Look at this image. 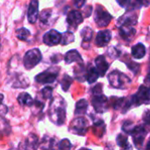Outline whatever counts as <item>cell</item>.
Wrapping results in <instances>:
<instances>
[{
    "label": "cell",
    "instance_id": "obj_25",
    "mask_svg": "<svg viewBox=\"0 0 150 150\" xmlns=\"http://www.w3.org/2000/svg\"><path fill=\"white\" fill-rule=\"evenodd\" d=\"M92 35H93V31L88 26L84 27L81 31V36L83 38V44L82 45H83L84 43H90L91 39H92Z\"/></svg>",
    "mask_w": 150,
    "mask_h": 150
},
{
    "label": "cell",
    "instance_id": "obj_26",
    "mask_svg": "<svg viewBox=\"0 0 150 150\" xmlns=\"http://www.w3.org/2000/svg\"><path fill=\"white\" fill-rule=\"evenodd\" d=\"M16 36L20 40L27 41L29 36H30V31L26 28H24V27L19 28L16 31Z\"/></svg>",
    "mask_w": 150,
    "mask_h": 150
},
{
    "label": "cell",
    "instance_id": "obj_37",
    "mask_svg": "<svg viewBox=\"0 0 150 150\" xmlns=\"http://www.w3.org/2000/svg\"><path fill=\"white\" fill-rule=\"evenodd\" d=\"M7 106L2 104V101H0V116H4L7 113Z\"/></svg>",
    "mask_w": 150,
    "mask_h": 150
},
{
    "label": "cell",
    "instance_id": "obj_13",
    "mask_svg": "<svg viewBox=\"0 0 150 150\" xmlns=\"http://www.w3.org/2000/svg\"><path fill=\"white\" fill-rule=\"evenodd\" d=\"M137 18L138 16L134 13V12H127L126 14H124L123 16H121L119 19H118V26H121V25H130V26H134L137 24Z\"/></svg>",
    "mask_w": 150,
    "mask_h": 150
},
{
    "label": "cell",
    "instance_id": "obj_38",
    "mask_svg": "<svg viewBox=\"0 0 150 150\" xmlns=\"http://www.w3.org/2000/svg\"><path fill=\"white\" fill-rule=\"evenodd\" d=\"M129 1H130V0H117V3H118L121 7H124V8L127 9Z\"/></svg>",
    "mask_w": 150,
    "mask_h": 150
},
{
    "label": "cell",
    "instance_id": "obj_23",
    "mask_svg": "<svg viewBox=\"0 0 150 150\" xmlns=\"http://www.w3.org/2000/svg\"><path fill=\"white\" fill-rule=\"evenodd\" d=\"M28 85H29V81L23 75L17 76L12 83L13 88H27Z\"/></svg>",
    "mask_w": 150,
    "mask_h": 150
},
{
    "label": "cell",
    "instance_id": "obj_19",
    "mask_svg": "<svg viewBox=\"0 0 150 150\" xmlns=\"http://www.w3.org/2000/svg\"><path fill=\"white\" fill-rule=\"evenodd\" d=\"M146 54V47L143 44L138 43L132 47V55L135 59H142Z\"/></svg>",
    "mask_w": 150,
    "mask_h": 150
},
{
    "label": "cell",
    "instance_id": "obj_24",
    "mask_svg": "<svg viewBox=\"0 0 150 150\" xmlns=\"http://www.w3.org/2000/svg\"><path fill=\"white\" fill-rule=\"evenodd\" d=\"M88 108V102L85 99L79 100L76 105V110L75 114L76 115H83Z\"/></svg>",
    "mask_w": 150,
    "mask_h": 150
},
{
    "label": "cell",
    "instance_id": "obj_41",
    "mask_svg": "<svg viewBox=\"0 0 150 150\" xmlns=\"http://www.w3.org/2000/svg\"><path fill=\"white\" fill-rule=\"evenodd\" d=\"M121 150H133V148H132V146L129 144V145H127V147H125V148L121 149Z\"/></svg>",
    "mask_w": 150,
    "mask_h": 150
},
{
    "label": "cell",
    "instance_id": "obj_42",
    "mask_svg": "<svg viewBox=\"0 0 150 150\" xmlns=\"http://www.w3.org/2000/svg\"><path fill=\"white\" fill-rule=\"evenodd\" d=\"M144 5H149L150 4V0H143Z\"/></svg>",
    "mask_w": 150,
    "mask_h": 150
},
{
    "label": "cell",
    "instance_id": "obj_5",
    "mask_svg": "<svg viewBox=\"0 0 150 150\" xmlns=\"http://www.w3.org/2000/svg\"><path fill=\"white\" fill-rule=\"evenodd\" d=\"M112 18V15L106 10H105L101 5L97 6L95 10L94 20L99 27H106L110 24Z\"/></svg>",
    "mask_w": 150,
    "mask_h": 150
},
{
    "label": "cell",
    "instance_id": "obj_1",
    "mask_svg": "<svg viewBox=\"0 0 150 150\" xmlns=\"http://www.w3.org/2000/svg\"><path fill=\"white\" fill-rule=\"evenodd\" d=\"M49 119L57 126L64 124L66 120V103L60 96L54 97L49 105Z\"/></svg>",
    "mask_w": 150,
    "mask_h": 150
},
{
    "label": "cell",
    "instance_id": "obj_34",
    "mask_svg": "<svg viewBox=\"0 0 150 150\" xmlns=\"http://www.w3.org/2000/svg\"><path fill=\"white\" fill-rule=\"evenodd\" d=\"M52 94H53V88L51 87L47 86L41 90V95L45 99H50L52 98Z\"/></svg>",
    "mask_w": 150,
    "mask_h": 150
},
{
    "label": "cell",
    "instance_id": "obj_36",
    "mask_svg": "<svg viewBox=\"0 0 150 150\" xmlns=\"http://www.w3.org/2000/svg\"><path fill=\"white\" fill-rule=\"evenodd\" d=\"M102 84L101 83H98L97 84L93 89H92V92L94 95H98V94H102Z\"/></svg>",
    "mask_w": 150,
    "mask_h": 150
},
{
    "label": "cell",
    "instance_id": "obj_28",
    "mask_svg": "<svg viewBox=\"0 0 150 150\" xmlns=\"http://www.w3.org/2000/svg\"><path fill=\"white\" fill-rule=\"evenodd\" d=\"M54 144L55 143H54V138L45 137L43 139V142H42L41 149H42V150H54Z\"/></svg>",
    "mask_w": 150,
    "mask_h": 150
},
{
    "label": "cell",
    "instance_id": "obj_4",
    "mask_svg": "<svg viewBox=\"0 0 150 150\" xmlns=\"http://www.w3.org/2000/svg\"><path fill=\"white\" fill-rule=\"evenodd\" d=\"M58 74H59V69L53 67L38 74L34 79L39 83H42V84L51 83L55 81V79L58 76Z\"/></svg>",
    "mask_w": 150,
    "mask_h": 150
},
{
    "label": "cell",
    "instance_id": "obj_2",
    "mask_svg": "<svg viewBox=\"0 0 150 150\" xmlns=\"http://www.w3.org/2000/svg\"><path fill=\"white\" fill-rule=\"evenodd\" d=\"M108 81L110 84L116 89H127L131 83L130 78L118 70H114L110 73L108 76Z\"/></svg>",
    "mask_w": 150,
    "mask_h": 150
},
{
    "label": "cell",
    "instance_id": "obj_11",
    "mask_svg": "<svg viewBox=\"0 0 150 150\" xmlns=\"http://www.w3.org/2000/svg\"><path fill=\"white\" fill-rule=\"evenodd\" d=\"M131 134L133 135V141H134L135 147L138 149H141L145 140V135H146L145 128L142 126L135 127Z\"/></svg>",
    "mask_w": 150,
    "mask_h": 150
},
{
    "label": "cell",
    "instance_id": "obj_43",
    "mask_svg": "<svg viewBox=\"0 0 150 150\" xmlns=\"http://www.w3.org/2000/svg\"><path fill=\"white\" fill-rule=\"evenodd\" d=\"M145 150H150V141L149 142V143L147 144V146H146V149Z\"/></svg>",
    "mask_w": 150,
    "mask_h": 150
},
{
    "label": "cell",
    "instance_id": "obj_31",
    "mask_svg": "<svg viewBox=\"0 0 150 150\" xmlns=\"http://www.w3.org/2000/svg\"><path fill=\"white\" fill-rule=\"evenodd\" d=\"M116 142H117V144L119 147H120L121 149L127 147V145H129L128 143V140H127V137L123 135V134H119L116 138Z\"/></svg>",
    "mask_w": 150,
    "mask_h": 150
},
{
    "label": "cell",
    "instance_id": "obj_16",
    "mask_svg": "<svg viewBox=\"0 0 150 150\" xmlns=\"http://www.w3.org/2000/svg\"><path fill=\"white\" fill-rule=\"evenodd\" d=\"M96 69L99 74V76H104L106 71L109 69V63L107 62L105 57L104 55H99L95 60Z\"/></svg>",
    "mask_w": 150,
    "mask_h": 150
},
{
    "label": "cell",
    "instance_id": "obj_21",
    "mask_svg": "<svg viewBox=\"0 0 150 150\" xmlns=\"http://www.w3.org/2000/svg\"><path fill=\"white\" fill-rule=\"evenodd\" d=\"M52 19V10L51 9H47L44 10L40 16V25L43 26H47L50 25V20Z\"/></svg>",
    "mask_w": 150,
    "mask_h": 150
},
{
    "label": "cell",
    "instance_id": "obj_44",
    "mask_svg": "<svg viewBox=\"0 0 150 150\" xmlns=\"http://www.w3.org/2000/svg\"><path fill=\"white\" fill-rule=\"evenodd\" d=\"M79 150H90V149H81Z\"/></svg>",
    "mask_w": 150,
    "mask_h": 150
},
{
    "label": "cell",
    "instance_id": "obj_27",
    "mask_svg": "<svg viewBox=\"0 0 150 150\" xmlns=\"http://www.w3.org/2000/svg\"><path fill=\"white\" fill-rule=\"evenodd\" d=\"M75 40V36L73 34V33L69 32V31H67L65 32L62 35V40H61V43L62 45H68L69 43H72L73 41Z\"/></svg>",
    "mask_w": 150,
    "mask_h": 150
},
{
    "label": "cell",
    "instance_id": "obj_33",
    "mask_svg": "<svg viewBox=\"0 0 150 150\" xmlns=\"http://www.w3.org/2000/svg\"><path fill=\"white\" fill-rule=\"evenodd\" d=\"M59 150H70L71 149V143L68 139H64L61 141L58 144Z\"/></svg>",
    "mask_w": 150,
    "mask_h": 150
},
{
    "label": "cell",
    "instance_id": "obj_17",
    "mask_svg": "<svg viewBox=\"0 0 150 150\" xmlns=\"http://www.w3.org/2000/svg\"><path fill=\"white\" fill-rule=\"evenodd\" d=\"M120 28V36L127 40V41H130L135 35V29L134 28V26H130V25H121L119 27Z\"/></svg>",
    "mask_w": 150,
    "mask_h": 150
},
{
    "label": "cell",
    "instance_id": "obj_22",
    "mask_svg": "<svg viewBox=\"0 0 150 150\" xmlns=\"http://www.w3.org/2000/svg\"><path fill=\"white\" fill-rule=\"evenodd\" d=\"M86 79L89 83H95L98 78L99 77V74L97 70V69L93 66H90L86 71Z\"/></svg>",
    "mask_w": 150,
    "mask_h": 150
},
{
    "label": "cell",
    "instance_id": "obj_30",
    "mask_svg": "<svg viewBox=\"0 0 150 150\" xmlns=\"http://www.w3.org/2000/svg\"><path fill=\"white\" fill-rule=\"evenodd\" d=\"M11 132V127L8 121L5 120H0V134H9Z\"/></svg>",
    "mask_w": 150,
    "mask_h": 150
},
{
    "label": "cell",
    "instance_id": "obj_7",
    "mask_svg": "<svg viewBox=\"0 0 150 150\" xmlns=\"http://www.w3.org/2000/svg\"><path fill=\"white\" fill-rule=\"evenodd\" d=\"M88 129V122L83 117H78L72 120L69 126V131L77 135H84Z\"/></svg>",
    "mask_w": 150,
    "mask_h": 150
},
{
    "label": "cell",
    "instance_id": "obj_20",
    "mask_svg": "<svg viewBox=\"0 0 150 150\" xmlns=\"http://www.w3.org/2000/svg\"><path fill=\"white\" fill-rule=\"evenodd\" d=\"M18 101L19 105H21L22 106H32L34 102L33 98L30 96V94H28L26 92L20 93L18 96Z\"/></svg>",
    "mask_w": 150,
    "mask_h": 150
},
{
    "label": "cell",
    "instance_id": "obj_14",
    "mask_svg": "<svg viewBox=\"0 0 150 150\" xmlns=\"http://www.w3.org/2000/svg\"><path fill=\"white\" fill-rule=\"evenodd\" d=\"M39 16V1L38 0H30L28 11H27V18L29 23L33 24L37 21Z\"/></svg>",
    "mask_w": 150,
    "mask_h": 150
},
{
    "label": "cell",
    "instance_id": "obj_35",
    "mask_svg": "<svg viewBox=\"0 0 150 150\" xmlns=\"http://www.w3.org/2000/svg\"><path fill=\"white\" fill-rule=\"evenodd\" d=\"M127 65H128V68H129L132 71L134 72V74H136V73L138 72L139 69H140V65L137 64V63H135V62H130V63H128Z\"/></svg>",
    "mask_w": 150,
    "mask_h": 150
},
{
    "label": "cell",
    "instance_id": "obj_8",
    "mask_svg": "<svg viewBox=\"0 0 150 150\" xmlns=\"http://www.w3.org/2000/svg\"><path fill=\"white\" fill-rule=\"evenodd\" d=\"M91 103L95 111L98 113H104L108 110V99L103 94L94 95Z\"/></svg>",
    "mask_w": 150,
    "mask_h": 150
},
{
    "label": "cell",
    "instance_id": "obj_18",
    "mask_svg": "<svg viewBox=\"0 0 150 150\" xmlns=\"http://www.w3.org/2000/svg\"><path fill=\"white\" fill-rule=\"evenodd\" d=\"M64 61L67 64H70L72 62H79V63H82L83 62V59L80 55V54L73 49V50H70L69 51L65 56H64Z\"/></svg>",
    "mask_w": 150,
    "mask_h": 150
},
{
    "label": "cell",
    "instance_id": "obj_39",
    "mask_svg": "<svg viewBox=\"0 0 150 150\" xmlns=\"http://www.w3.org/2000/svg\"><path fill=\"white\" fill-rule=\"evenodd\" d=\"M85 4V0H74V5L76 8H81Z\"/></svg>",
    "mask_w": 150,
    "mask_h": 150
},
{
    "label": "cell",
    "instance_id": "obj_32",
    "mask_svg": "<svg viewBox=\"0 0 150 150\" xmlns=\"http://www.w3.org/2000/svg\"><path fill=\"white\" fill-rule=\"evenodd\" d=\"M134 127H134V123L131 122V121H126V122H124V124H123V126H122L123 131H124L126 134H131L133 133Z\"/></svg>",
    "mask_w": 150,
    "mask_h": 150
},
{
    "label": "cell",
    "instance_id": "obj_10",
    "mask_svg": "<svg viewBox=\"0 0 150 150\" xmlns=\"http://www.w3.org/2000/svg\"><path fill=\"white\" fill-rule=\"evenodd\" d=\"M61 40H62V34L58 31L54 29L49 30L43 36V42L49 47L58 45L59 43H61Z\"/></svg>",
    "mask_w": 150,
    "mask_h": 150
},
{
    "label": "cell",
    "instance_id": "obj_3",
    "mask_svg": "<svg viewBox=\"0 0 150 150\" xmlns=\"http://www.w3.org/2000/svg\"><path fill=\"white\" fill-rule=\"evenodd\" d=\"M41 59H42V55H41L40 51L38 48L31 49L27 51L24 56V59H23L24 66L26 69H32L36 65L39 64Z\"/></svg>",
    "mask_w": 150,
    "mask_h": 150
},
{
    "label": "cell",
    "instance_id": "obj_29",
    "mask_svg": "<svg viewBox=\"0 0 150 150\" xmlns=\"http://www.w3.org/2000/svg\"><path fill=\"white\" fill-rule=\"evenodd\" d=\"M73 82V79L72 77H70L69 75H64L62 79V82H61V85H62V88L64 91H68L71 83Z\"/></svg>",
    "mask_w": 150,
    "mask_h": 150
},
{
    "label": "cell",
    "instance_id": "obj_15",
    "mask_svg": "<svg viewBox=\"0 0 150 150\" xmlns=\"http://www.w3.org/2000/svg\"><path fill=\"white\" fill-rule=\"evenodd\" d=\"M112 39V33L110 30L99 31L96 36V45L98 47H105Z\"/></svg>",
    "mask_w": 150,
    "mask_h": 150
},
{
    "label": "cell",
    "instance_id": "obj_12",
    "mask_svg": "<svg viewBox=\"0 0 150 150\" xmlns=\"http://www.w3.org/2000/svg\"><path fill=\"white\" fill-rule=\"evenodd\" d=\"M83 22V16L82 13L78 11H71L67 16V24L69 28L74 30Z\"/></svg>",
    "mask_w": 150,
    "mask_h": 150
},
{
    "label": "cell",
    "instance_id": "obj_9",
    "mask_svg": "<svg viewBox=\"0 0 150 150\" xmlns=\"http://www.w3.org/2000/svg\"><path fill=\"white\" fill-rule=\"evenodd\" d=\"M39 148V138L34 134H30L18 145V150H37Z\"/></svg>",
    "mask_w": 150,
    "mask_h": 150
},
{
    "label": "cell",
    "instance_id": "obj_40",
    "mask_svg": "<svg viewBox=\"0 0 150 150\" xmlns=\"http://www.w3.org/2000/svg\"><path fill=\"white\" fill-rule=\"evenodd\" d=\"M143 120H144V121H145L148 125H149L150 126V110L149 111H147V112L144 113V115H143Z\"/></svg>",
    "mask_w": 150,
    "mask_h": 150
},
{
    "label": "cell",
    "instance_id": "obj_6",
    "mask_svg": "<svg viewBox=\"0 0 150 150\" xmlns=\"http://www.w3.org/2000/svg\"><path fill=\"white\" fill-rule=\"evenodd\" d=\"M133 103L135 105L150 104V89L146 85H141L137 93L132 96Z\"/></svg>",
    "mask_w": 150,
    "mask_h": 150
}]
</instances>
